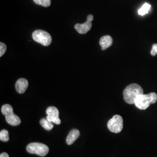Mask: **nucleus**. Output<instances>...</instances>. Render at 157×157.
Instances as JSON below:
<instances>
[{
  "label": "nucleus",
  "mask_w": 157,
  "mask_h": 157,
  "mask_svg": "<svg viewBox=\"0 0 157 157\" xmlns=\"http://www.w3.org/2000/svg\"><path fill=\"white\" fill-rule=\"evenodd\" d=\"M9 132L6 129H3L0 132V140L4 142H7L9 141Z\"/></svg>",
  "instance_id": "obj_14"
},
{
  "label": "nucleus",
  "mask_w": 157,
  "mask_h": 157,
  "mask_svg": "<svg viewBox=\"0 0 157 157\" xmlns=\"http://www.w3.org/2000/svg\"><path fill=\"white\" fill-rule=\"evenodd\" d=\"M150 8H151V6L148 3H145L141 7V8L139 10L138 13L141 16H144L148 13Z\"/></svg>",
  "instance_id": "obj_13"
},
{
  "label": "nucleus",
  "mask_w": 157,
  "mask_h": 157,
  "mask_svg": "<svg viewBox=\"0 0 157 157\" xmlns=\"http://www.w3.org/2000/svg\"><path fill=\"white\" fill-rule=\"evenodd\" d=\"M113 43L112 37L107 35L102 37L100 40V44L101 45L102 50H105L108 47H111Z\"/></svg>",
  "instance_id": "obj_11"
},
{
  "label": "nucleus",
  "mask_w": 157,
  "mask_h": 157,
  "mask_svg": "<svg viewBox=\"0 0 157 157\" xmlns=\"http://www.w3.org/2000/svg\"><path fill=\"white\" fill-rule=\"evenodd\" d=\"M46 113L47 114V119L53 124H59L61 121L59 118V111L55 107H48L46 110Z\"/></svg>",
  "instance_id": "obj_8"
},
{
  "label": "nucleus",
  "mask_w": 157,
  "mask_h": 157,
  "mask_svg": "<svg viewBox=\"0 0 157 157\" xmlns=\"http://www.w3.org/2000/svg\"><path fill=\"white\" fill-rule=\"evenodd\" d=\"M26 150L32 154H37L40 157H44L49 152V148L41 143H31L26 147Z\"/></svg>",
  "instance_id": "obj_4"
},
{
  "label": "nucleus",
  "mask_w": 157,
  "mask_h": 157,
  "mask_svg": "<svg viewBox=\"0 0 157 157\" xmlns=\"http://www.w3.org/2000/svg\"><path fill=\"white\" fill-rule=\"evenodd\" d=\"M29 83L27 79L21 78L18 79L15 84V89L19 94L24 93L28 87Z\"/></svg>",
  "instance_id": "obj_9"
},
{
  "label": "nucleus",
  "mask_w": 157,
  "mask_h": 157,
  "mask_svg": "<svg viewBox=\"0 0 157 157\" xmlns=\"http://www.w3.org/2000/svg\"><path fill=\"white\" fill-rule=\"evenodd\" d=\"M6 51V46L4 43L1 42L0 43V56H4Z\"/></svg>",
  "instance_id": "obj_16"
},
{
  "label": "nucleus",
  "mask_w": 157,
  "mask_h": 157,
  "mask_svg": "<svg viewBox=\"0 0 157 157\" xmlns=\"http://www.w3.org/2000/svg\"><path fill=\"white\" fill-rule=\"evenodd\" d=\"M80 134V132L78 129H74L71 130L67 137L66 141L67 145H72L78 139Z\"/></svg>",
  "instance_id": "obj_10"
},
{
  "label": "nucleus",
  "mask_w": 157,
  "mask_h": 157,
  "mask_svg": "<svg viewBox=\"0 0 157 157\" xmlns=\"http://www.w3.org/2000/svg\"><path fill=\"white\" fill-rule=\"evenodd\" d=\"M123 118L119 115H114L107 124V127L109 131L114 133H120L123 129Z\"/></svg>",
  "instance_id": "obj_6"
},
{
  "label": "nucleus",
  "mask_w": 157,
  "mask_h": 157,
  "mask_svg": "<svg viewBox=\"0 0 157 157\" xmlns=\"http://www.w3.org/2000/svg\"><path fill=\"white\" fill-rule=\"evenodd\" d=\"M33 39L44 46H48L52 41V37L48 32L43 30H35L32 34Z\"/></svg>",
  "instance_id": "obj_5"
},
{
  "label": "nucleus",
  "mask_w": 157,
  "mask_h": 157,
  "mask_svg": "<svg viewBox=\"0 0 157 157\" xmlns=\"http://www.w3.org/2000/svg\"><path fill=\"white\" fill-rule=\"evenodd\" d=\"M143 94V89L140 85L133 83L128 86L123 92L124 100L129 104H135V100L139 95Z\"/></svg>",
  "instance_id": "obj_1"
},
{
  "label": "nucleus",
  "mask_w": 157,
  "mask_h": 157,
  "mask_svg": "<svg viewBox=\"0 0 157 157\" xmlns=\"http://www.w3.org/2000/svg\"><path fill=\"white\" fill-rule=\"evenodd\" d=\"M34 2L44 7H48L51 5V0H33Z\"/></svg>",
  "instance_id": "obj_15"
},
{
  "label": "nucleus",
  "mask_w": 157,
  "mask_h": 157,
  "mask_svg": "<svg viewBox=\"0 0 157 157\" xmlns=\"http://www.w3.org/2000/svg\"><path fill=\"white\" fill-rule=\"evenodd\" d=\"M94 17L93 15H89L87 21L86 22L82 24L80 23H77L75 26V29L77 30V32L78 33L83 34L87 33L92 27V23L91 22L93 21Z\"/></svg>",
  "instance_id": "obj_7"
},
{
  "label": "nucleus",
  "mask_w": 157,
  "mask_h": 157,
  "mask_svg": "<svg viewBox=\"0 0 157 157\" xmlns=\"http://www.w3.org/2000/svg\"><path fill=\"white\" fill-rule=\"evenodd\" d=\"M40 124L44 129L47 130H51L54 128L53 123L49 121L47 118H42L40 121Z\"/></svg>",
  "instance_id": "obj_12"
},
{
  "label": "nucleus",
  "mask_w": 157,
  "mask_h": 157,
  "mask_svg": "<svg viewBox=\"0 0 157 157\" xmlns=\"http://www.w3.org/2000/svg\"><path fill=\"white\" fill-rule=\"evenodd\" d=\"M151 55L152 56H155V55H157V44H154L152 45L151 51Z\"/></svg>",
  "instance_id": "obj_17"
},
{
  "label": "nucleus",
  "mask_w": 157,
  "mask_h": 157,
  "mask_svg": "<svg viewBox=\"0 0 157 157\" xmlns=\"http://www.w3.org/2000/svg\"><path fill=\"white\" fill-rule=\"evenodd\" d=\"M1 112L6 116V121L12 126H17L21 123L20 118L13 113V108L10 104H5L1 108Z\"/></svg>",
  "instance_id": "obj_3"
},
{
  "label": "nucleus",
  "mask_w": 157,
  "mask_h": 157,
  "mask_svg": "<svg viewBox=\"0 0 157 157\" xmlns=\"http://www.w3.org/2000/svg\"><path fill=\"white\" fill-rule=\"evenodd\" d=\"M0 157H10L6 152H2L0 154Z\"/></svg>",
  "instance_id": "obj_18"
},
{
  "label": "nucleus",
  "mask_w": 157,
  "mask_h": 157,
  "mask_svg": "<svg viewBox=\"0 0 157 157\" xmlns=\"http://www.w3.org/2000/svg\"><path fill=\"white\" fill-rule=\"evenodd\" d=\"M157 101V94L155 93H151L148 94H141L135 100V104L137 108L145 110L150 104H155Z\"/></svg>",
  "instance_id": "obj_2"
}]
</instances>
